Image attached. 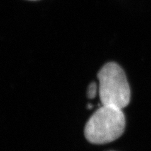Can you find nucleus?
Wrapping results in <instances>:
<instances>
[{
    "instance_id": "1",
    "label": "nucleus",
    "mask_w": 151,
    "mask_h": 151,
    "mask_svg": "<svg viewBox=\"0 0 151 151\" xmlns=\"http://www.w3.org/2000/svg\"><path fill=\"white\" fill-rule=\"evenodd\" d=\"M125 127V118L122 109L102 105L86 123L84 135L90 143L107 144L119 138Z\"/></svg>"
},
{
    "instance_id": "2",
    "label": "nucleus",
    "mask_w": 151,
    "mask_h": 151,
    "mask_svg": "<svg viewBox=\"0 0 151 151\" xmlns=\"http://www.w3.org/2000/svg\"><path fill=\"white\" fill-rule=\"evenodd\" d=\"M99 95L102 105L122 109L129 105L130 89L125 74L119 64L108 63L98 73Z\"/></svg>"
},
{
    "instance_id": "3",
    "label": "nucleus",
    "mask_w": 151,
    "mask_h": 151,
    "mask_svg": "<svg viewBox=\"0 0 151 151\" xmlns=\"http://www.w3.org/2000/svg\"><path fill=\"white\" fill-rule=\"evenodd\" d=\"M97 91V85L96 84L93 82L91 83L88 88L87 96L89 99H93L95 97Z\"/></svg>"
},
{
    "instance_id": "4",
    "label": "nucleus",
    "mask_w": 151,
    "mask_h": 151,
    "mask_svg": "<svg viewBox=\"0 0 151 151\" xmlns=\"http://www.w3.org/2000/svg\"><path fill=\"white\" fill-rule=\"evenodd\" d=\"M93 108V105H91V104H88V108H89V109H90V108Z\"/></svg>"
}]
</instances>
